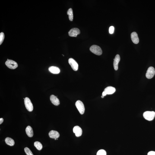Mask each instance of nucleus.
Instances as JSON below:
<instances>
[{
    "label": "nucleus",
    "mask_w": 155,
    "mask_h": 155,
    "mask_svg": "<svg viewBox=\"0 0 155 155\" xmlns=\"http://www.w3.org/2000/svg\"><path fill=\"white\" fill-rule=\"evenodd\" d=\"M143 116L146 119L151 121L154 119L155 112L153 111H146L143 113Z\"/></svg>",
    "instance_id": "1"
},
{
    "label": "nucleus",
    "mask_w": 155,
    "mask_h": 155,
    "mask_svg": "<svg viewBox=\"0 0 155 155\" xmlns=\"http://www.w3.org/2000/svg\"><path fill=\"white\" fill-rule=\"evenodd\" d=\"M90 50L92 52L96 55H100L102 53L101 48L97 45H93L92 46L90 47Z\"/></svg>",
    "instance_id": "2"
},
{
    "label": "nucleus",
    "mask_w": 155,
    "mask_h": 155,
    "mask_svg": "<svg viewBox=\"0 0 155 155\" xmlns=\"http://www.w3.org/2000/svg\"><path fill=\"white\" fill-rule=\"evenodd\" d=\"M24 103L26 108L27 110L30 112H32L33 111V107L30 99L27 97L25 98Z\"/></svg>",
    "instance_id": "3"
},
{
    "label": "nucleus",
    "mask_w": 155,
    "mask_h": 155,
    "mask_svg": "<svg viewBox=\"0 0 155 155\" xmlns=\"http://www.w3.org/2000/svg\"><path fill=\"white\" fill-rule=\"evenodd\" d=\"M75 105L80 114H83L85 112V107L83 102L80 100L77 101L76 102Z\"/></svg>",
    "instance_id": "4"
},
{
    "label": "nucleus",
    "mask_w": 155,
    "mask_h": 155,
    "mask_svg": "<svg viewBox=\"0 0 155 155\" xmlns=\"http://www.w3.org/2000/svg\"><path fill=\"white\" fill-rule=\"evenodd\" d=\"M5 64L9 68L12 69H15L18 67V65L15 61L8 59Z\"/></svg>",
    "instance_id": "5"
},
{
    "label": "nucleus",
    "mask_w": 155,
    "mask_h": 155,
    "mask_svg": "<svg viewBox=\"0 0 155 155\" xmlns=\"http://www.w3.org/2000/svg\"><path fill=\"white\" fill-rule=\"evenodd\" d=\"M115 89L114 87L111 86H109L106 87L104 91L102 93V95L105 96L107 95H111L113 94L115 91Z\"/></svg>",
    "instance_id": "6"
},
{
    "label": "nucleus",
    "mask_w": 155,
    "mask_h": 155,
    "mask_svg": "<svg viewBox=\"0 0 155 155\" xmlns=\"http://www.w3.org/2000/svg\"><path fill=\"white\" fill-rule=\"evenodd\" d=\"M155 74V68L153 67H150L148 69L146 74V77L148 79H151L154 77Z\"/></svg>",
    "instance_id": "7"
},
{
    "label": "nucleus",
    "mask_w": 155,
    "mask_h": 155,
    "mask_svg": "<svg viewBox=\"0 0 155 155\" xmlns=\"http://www.w3.org/2000/svg\"><path fill=\"white\" fill-rule=\"evenodd\" d=\"M68 62L74 71H77L78 70V64L72 58H70L68 60Z\"/></svg>",
    "instance_id": "8"
},
{
    "label": "nucleus",
    "mask_w": 155,
    "mask_h": 155,
    "mask_svg": "<svg viewBox=\"0 0 155 155\" xmlns=\"http://www.w3.org/2000/svg\"><path fill=\"white\" fill-rule=\"evenodd\" d=\"M80 32L79 30L77 28L71 29L68 32L69 36L71 37H77L78 35L80 34Z\"/></svg>",
    "instance_id": "9"
},
{
    "label": "nucleus",
    "mask_w": 155,
    "mask_h": 155,
    "mask_svg": "<svg viewBox=\"0 0 155 155\" xmlns=\"http://www.w3.org/2000/svg\"><path fill=\"white\" fill-rule=\"evenodd\" d=\"M73 131L75 134L76 136L79 137L81 136L82 134V130L81 128L78 126H76L73 129Z\"/></svg>",
    "instance_id": "10"
},
{
    "label": "nucleus",
    "mask_w": 155,
    "mask_h": 155,
    "mask_svg": "<svg viewBox=\"0 0 155 155\" xmlns=\"http://www.w3.org/2000/svg\"><path fill=\"white\" fill-rule=\"evenodd\" d=\"M131 39L133 43L135 44H137L139 42V39L136 32H133L131 33Z\"/></svg>",
    "instance_id": "11"
},
{
    "label": "nucleus",
    "mask_w": 155,
    "mask_h": 155,
    "mask_svg": "<svg viewBox=\"0 0 155 155\" xmlns=\"http://www.w3.org/2000/svg\"><path fill=\"white\" fill-rule=\"evenodd\" d=\"M120 57L119 55H117L114 59L113 63L114 69L115 71H117L118 69V65L120 60Z\"/></svg>",
    "instance_id": "12"
},
{
    "label": "nucleus",
    "mask_w": 155,
    "mask_h": 155,
    "mask_svg": "<svg viewBox=\"0 0 155 155\" xmlns=\"http://www.w3.org/2000/svg\"><path fill=\"white\" fill-rule=\"evenodd\" d=\"M50 100L51 102L55 106H58L60 104L59 99L54 95H51L50 96Z\"/></svg>",
    "instance_id": "13"
},
{
    "label": "nucleus",
    "mask_w": 155,
    "mask_h": 155,
    "mask_svg": "<svg viewBox=\"0 0 155 155\" xmlns=\"http://www.w3.org/2000/svg\"><path fill=\"white\" fill-rule=\"evenodd\" d=\"M50 138H52L57 139L60 137V134L58 131H51L49 133Z\"/></svg>",
    "instance_id": "14"
},
{
    "label": "nucleus",
    "mask_w": 155,
    "mask_h": 155,
    "mask_svg": "<svg viewBox=\"0 0 155 155\" xmlns=\"http://www.w3.org/2000/svg\"><path fill=\"white\" fill-rule=\"evenodd\" d=\"M49 71L52 73L54 74H58L60 72V70L58 67L54 66H52L49 67Z\"/></svg>",
    "instance_id": "15"
},
{
    "label": "nucleus",
    "mask_w": 155,
    "mask_h": 155,
    "mask_svg": "<svg viewBox=\"0 0 155 155\" xmlns=\"http://www.w3.org/2000/svg\"><path fill=\"white\" fill-rule=\"evenodd\" d=\"M25 131L26 134L28 136L32 137L33 135V129L30 126H28L26 129Z\"/></svg>",
    "instance_id": "16"
},
{
    "label": "nucleus",
    "mask_w": 155,
    "mask_h": 155,
    "mask_svg": "<svg viewBox=\"0 0 155 155\" xmlns=\"http://www.w3.org/2000/svg\"><path fill=\"white\" fill-rule=\"evenodd\" d=\"M5 142L7 144L11 146H14L15 144L14 140L12 139L9 138V137H7L5 139Z\"/></svg>",
    "instance_id": "17"
},
{
    "label": "nucleus",
    "mask_w": 155,
    "mask_h": 155,
    "mask_svg": "<svg viewBox=\"0 0 155 155\" xmlns=\"http://www.w3.org/2000/svg\"><path fill=\"white\" fill-rule=\"evenodd\" d=\"M67 14L69 16L70 21H72L73 19V11L72 9L70 8L67 11Z\"/></svg>",
    "instance_id": "18"
},
{
    "label": "nucleus",
    "mask_w": 155,
    "mask_h": 155,
    "mask_svg": "<svg viewBox=\"0 0 155 155\" xmlns=\"http://www.w3.org/2000/svg\"><path fill=\"white\" fill-rule=\"evenodd\" d=\"M34 145L36 149L39 150H41L43 148V146L40 142H39L36 141L34 143Z\"/></svg>",
    "instance_id": "19"
},
{
    "label": "nucleus",
    "mask_w": 155,
    "mask_h": 155,
    "mask_svg": "<svg viewBox=\"0 0 155 155\" xmlns=\"http://www.w3.org/2000/svg\"><path fill=\"white\" fill-rule=\"evenodd\" d=\"M24 151L27 155H33V153L28 148L26 147L24 149Z\"/></svg>",
    "instance_id": "20"
},
{
    "label": "nucleus",
    "mask_w": 155,
    "mask_h": 155,
    "mask_svg": "<svg viewBox=\"0 0 155 155\" xmlns=\"http://www.w3.org/2000/svg\"><path fill=\"white\" fill-rule=\"evenodd\" d=\"M4 38H5V35L4 33L3 32H1L0 33V45H1L3 42Z\"/></svg>",
    "instance_id": "21"
},
{
    "label": "nucleus",
    "mask_w": 155,
    "mask_h": 155,
    "mask_svg": "<svg viewBox=\"0 0 155 155\" xmlns=\"http://www.w3.org/2000/svg\"><path fill=\"white\" fill-rule=\"evenodd\" d=\"M97 155H106V152L103 149L99 150L97 152Z\"/></svg>",
    "instance_id": "22"
},
{
    "label": "nucleus",
    "mask_w": 155,
    "mask_h": 155,
    "mask_svg": "<svg viewBox=\"0 0 155 155\" xmlns=\"http://www.w3.org/2000/svg\"><path fill=\"white\" fill-rule=\"evenodd\" d=\"M114 28L113 26H111L109 27V31L110 33L111 34H112L114 33Z\"/></svg>",
    "instance_id": "23"
},
{
    "label": "nucleus",
    "mask_w": 155,
    "mask_h": 155,
    "mask_svg": "<svg viewBox=\"0 0 155 155\" xmlns=\"http://www.w3.org/2000/svg\"><path fill=\"white\" fill-rule=\"evenodd\" d=\"M148 155H155V152L151 151L149 152Z\"/></svg>",
    "instance_id": "24"
},
{
    "label": "nucleus",
    "mask_w": 155,
    "mask_h": 155,
    "mask_svg": "<svg viewBox=\"0 0 155 155\" xmlns=\"http://www.w3.org/2000/svg\"><path fill=\"white\" fill-rule=\"evenodd\" d=\"M4 121V119L3 118H0V124H1Z\"/></svg>",
    "instance_id": "25"
},
{
    "label": "nucleus",
    "mask_w": 155,
    "mask_h": 155,
    "mask_svg": "<svg viewBox=\"0 0 155 155\" xmlns=\"http://www.w3.org/2000/svg\"><path fill=\"white\" fill-rule=\"evenodd\" d=\"M101 97L102 98H103L104 97V96H103V95H102V96H101Z\"/></svg>",
    "instance_id": "26"
},
{
    "label": "nucleus",
    "mask_w": 155,
    "mask_h": 155,
    "mask_svg": "<svg viewBox=\"0 0 155 155\" xmlns=\"http://www.w3.org/2000/svg\"><path fill=\"white\" fill-rule=\"evenodd\" d=\"M55 139V140H56V139H57L55 138V139Z\"/></svg>",
    "instance_id": "27"
}]
</instances>
